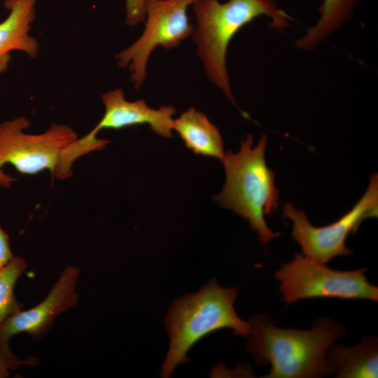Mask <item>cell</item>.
<instances>
[{"label":"cell","instance_id":"obj_10","mask_svg":"<svg viewBox=\"0 0 378 378\" xmlns=\"http://www.w3.org/2000/svg\"><path fill=\"white\" fill-rule=\"evenodd\" d=\"M105 107L104 113L91 130L97 134L103 129L120 130L127 127L147 124L157 134L164 138H172L176 108L171 106L150 108L142 99L127 101L125 92L116 88L102 94Z\"/></svg>","mask_w":378,"mask_h":378},{"label":"cell","instance_id":"obj_4","mask_svg":"<svg viewBox=\"0 0 378 378\" xmlns=\"http://www.w3.org/2000/svg\"><path fill=\"white\" fill-rule=\"evenodd\" d=\"M267 136L261 135L256 146L253 137L247 134L241 141L237 153L227 150L221 160L225 171L222 191L213 197L222 207L232 210L248 221L258 232L260 241L267 244L279 235L266 223L265 214L275 211L279 206V190L275 186V172L265 162Z\"/></svg>","mask_w":378,"mask_h":378},{"label":"cell","instance_id":"obj_12","mask_svg":"<svg viewBox=\"0 0 378 378\" xmlns=\"http://www.w3.org/2000/svg\"><path fill=\"white\" fill-rule=\"evenodd\" d=\"M327 359L330 375L337 378H377V338L365 335L352 346L334 342L328 349Z\"/></svg>","mask_w":378,"mask_h":378},{"label":"cell","instance_id":"obj_8","mask_svg":"<svg viewBox=\"0 0 378 378\" xmlns=\"http://www.w3.org/2000/svg\"><path fill=\"white\" fill-rule=\"evenodd\" d=\"M196 1L146 0L142 34L115 56L119 66L128 67L135 89H139L146 80L147 62L155 48H175L192 35L195 26L189 21L187 9Z\"/></svg>","mask_w":378,"mask_h":378},{"label":"cell","instance_id":"obj_16","mask_svg":"<svg viewBox=\"0 0 378 378\" xmlns=\"http://www.w3.org/2000/svg\"><path fill=\"white\" fill-rule=\"evenodd\" d=\"M38 360L35 357L20 359L11 351L9 342L0 340V378H7L11 370H15L22 366H35Z\"/></svg>","mask_w":378,"mask_h":378},{"label":"cell","instance_id":"obj_15","mask_svg":"<svg viewBox=\"0 0 378 378\" xmlns=\"http://www.w3.org/2000/svg\"><path fill=\"white\" fill-rule=\"evenodd\" d=\"M27 267L25 259L13 258L0 267V325L9 316L22 309L23 304L18 300L14 289L15 284Z\"/></svg>","mask_w":378,"mask_h":378},{"label":"cell","instance_id":"obj_11","mask_svg":"<svg viewBox=\"0 0 378 378\" xmlns=\"http://www.w3.org/2000/svg\"><path fill=\"white\" fill-rule=\"evenodd\" d=\"M37 0H4L9 10L0 23V76L8 68L10 52L19 50L34 58L38 52L37 40L29 34L36 17Z\"/></svg>","mask_w":378,"mask_h":378},{"label":"cell","instance_id":"obj_7","mask_svg":"<svg viewBox=\"0 0 378 378\" xmlns=\"http://www.w3.org/2000/svg\"><path fill=\"white\" fill-rule=\"evenodd\" d=\"M378 176L373 174L366 192L354 207L337 221L323 227L313 226L303 211L292 204L284 206V214L293 222L291 235L302 253L316 262L327 264L336 256L349 255L348 236L355 234L366 218L377 217Z\"/></svg>","mask_w":378,"mask_h":378},{"label":"cell","instance_id":"obj_3","mask_svg":"<svg viewBox=\"0 0 378 378\" xmlns=\"http://www.w3.org/2000/svg\"><path fill=\"white\" fill-rule=\"evenodd\" d=\"M196 18L192 33L197 54L207 77L235 104L232 94L226 54L232 37L244 25L260 15L271 20V27L284 29L290 17L272 0H197L192 5Z\"/></svg>","mask_w":378,"mask_h":378},{"label":"cell","instance_id":"obj_17","mask_svg":"<svg viewBox=\"0 0 378 378\" xmlns=\"http://www.w3.org/2000/svg\"><path fill=\"white\" fill-rule=\"evenodd\" d=\"M125 23L134 27L146 18V0H125Z\"/></svg>","mask_w":378,"mask_h":378},{"label":"cell","instance_id":"obj_2","mask_svg":"<svg viewBox=\"0 0 378 378\" xmlns=\"http://www.w3.org/2000/svg\"><path fill=\"white\" fill-rule=\"evenodd\" d=\"M237 288H224L211 279L199 291L176 300L169 308L164 324L169 347L162 368V377H169L174 369L189 361L187 354L200 340L222 328L245 337L249 332L248 321L237 314L234 303Z\"/></svg>","mask_w":378,"mask_h":378},{"label":"cell","instance_id":"obj_9","mask_svg":"<svg viewBox=\"0 0 378 378\" xmlns=\"http://www.w3.org/2000/svg\"><path fill=\"white\" fill-rule=\"evenodd\" d=\"M79 275L78 267L74 265L64 267L41 302L31 309H21L0 325V340L9 342L13 336L19 333H27L33 340L44 336L59 315L78 304Z\"/></svg>","mask_w":378,"mask_h":378},{"label":"cell","instance_id":"obj_13","mask_svg":"<svg viewBox=\"0 0 378 378\" xmlns=\"http://www.w3.org/2000/svg\"><path fill=\"white\" fill-rule=\"evenodd\" d=\"M174 130L193 153L223 160L225 153L222 136L203 113L190 108L174 120Z\"/></svg>","mask_w":378,"mask_h":378},{"label":"cell","instance_id":"obj_18","mask_svg":"<svg viewBox=\"0 0 378 378\" xmlns=\"http://www.w3.org/2000/svg\"><path fill=\"white\" fill-rule=\"evenodd\" d=\"M13 256L9 237L0 225V267L7 264Z\"/></svg>","mask_w":378,"mask_h":378},{"label":"cell","instance_id":"obj_5","mask_svg":"<svg viewBox=\"0 0 378 378\" xmlns=\"http://www.w3.org/2000/svg\"><path fill=\"white\" fill-rule=\"evenodd\" d=\"M366 268L337 270L296 253L274 276L287 304L303 299L321 298L378 301V287L365 276Z\"/></svg>","mask_w":378,"mask_h":378},{"label":"cell","instance_id":"obj_6","mask_svg":"<svg viewBox=\"0 0 378 378\" xmlns=\"http://www.w3.org/2000/svg\"><path fill=\"white\" fill-rule=\"evenodd\" d=\"M29 120L18 116L0 123V186L8 188L14 178L3 168L10 164L20 174L35 175L45 170L53 174L63 149L78 138L64 124L52 123L45 132L28 134Z\"/></svg>","mask_w":378,"mask_h":378},{"label":"cell","instance_id":"obj_14","mask_svg":"<svg viewBox=\"0 0 378 378\" xmlns=\"http://www.w3.org/2000/svg\"><path fill=\"white\" fill-rule=\"evenodd\" d=\"M358 0H323L317 22L299 39L297 47L309 50L332 34L351 17Z\"/></svg>","mask_w":378,"mask_h":378},{"label":"cell","instance_id":"obj_1","mask_svg":"<svg viewBox=\"0 0 378 378\" xmlns=\"http://www.w3.org/2000/svg\"><path fill=\"white\" fill-rule=\"evenodd\" d=\"M246 351L258 365L271 366L266 378H319L330 375L327 355L330 346L345 333L332 318H319L309 330L275 326L265 314L248 321Z\"/></svg>","mask_w":378,"mask_h":378}]
</instances>
